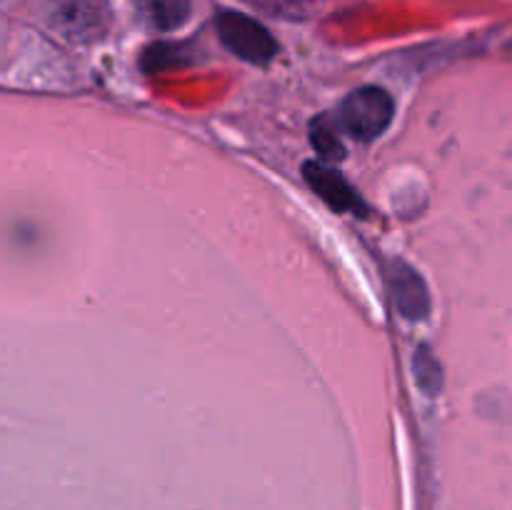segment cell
<instances>
[{"mask_svg": "<svg viewBox=\"0 0 512 510\" xmlns=\"http://www.w3.org/2000/svg\"><path fill=\"white\" fill-rule=\"evenodd\" d=\"M183 55V48L173 43H158L153 48L145 50L143 55V68L145 70H165V68H178L185 60L180 58Z\"/></svg>", "mask_w": 512, "mask_h": 510, "instance_id": "cell-9", "label": "cell"}, {"mask_svg": "<svg viewBox=\"0 0 512 510\" xmlns=\"http://www.w3.org/2000/svg\"><path fill=\"white\" fill-rule=\"evenodd\" d=\"M393 115V95H390L388 90L378 88V85H363V88L353 90V93L343 100L338 113V123L350 138L370 143V140L380 138V135L390 128Z\"/></svg>", "mask_w": 512, "mask_h": 510, "instance_id": "cell-1", "label": "cell"}, {"mask_svg": "<svg viewBox=\"0 0 512 510\" xmlns=\"http://www.w3.org/2000/svg\"><path fill=\"white\" fill-rule=\"evenodd\" d=\"M215 30H218L220 43L245 63L265 65L278 53L273 33L263 23L238 10H220L215 15Z\"/></svg>", "mask_w": 512, "mask_h": 510, "instance_id": "cell-2", "label": "cell"}, {"mask_svg": "<svg viewBox=\"0 0 512 510\" xmlns=\"http://www.w3.org/2000/svg\"><path fill=\"white\" fill-rule=\"evenodd\" d=\"M303 173L310 188H313L330 208L343 210V213H358V210L363 208L358 193L350 188L348 180L340 173H335L333 168H328L325 163H305Z\"/></svg>", "mask_w": 512, "mask_h": 510, "instance_id": "cell-5", "label": "cell"}, {"mask_svg": "<svg viewBox=\"0 0 512 510\" xmlns=\"http://www.w3.org/2000/svg\"><path fill=\"white\" fill-rule=\"evenodd\" d=\"M390 285H393L395 305L408 320H425L430 313V293L418 270L405 260H393L390 265Z\"/></svg>", "mask_w": 512, "mask_h": 510, "instance_id": "cell-4", "label": "cell"}, {"mask_svg": "<svg viewBox=\"0 0 512 510\" xmlns=\"http://www.w3.org/2000/svg\"><path fill=\"white\" fill-rule=\"evenodd\" d=\"M108 0H53L50 23L73 43H95L110 30Z\"/></svg>", "mask_w": 512, "mask_h": 510, "instance_id": "cell-3", "label": "cell"}, {"mask_svg": "<svg viewBox=\"0 0 512 510\" xmlns=\"http://www.w3.org/2000/svg\"><path fill=\"white\" fill-rule=\"evenodd\" d=\"M310 143H313L315 153L323 160H330V163H335V160L345 155L338 123L328 118V115H320V118L313 120V125H310Z\"/></svg>", "mask_w": 512, "mask_h": 510, "instance_id": "cell-7", "label": "cell"}, {"mask_svg": "<svg viewBox=\"0 0 512 510\" xmlns=\"http://www.w3.org/2000/svg\"><path fill=\"white\" fill-rule=\"evenodd\" d=\"M138 13L145 23L160 33H173L188 23L193 0H135Z\"/></svg>", "mask_w": 512, "mask_h": 510, "instance_id": "cell-6", "label": "cell"}, {"mask_svg": "<svg viewBox=\"0 0 512 510\" xmlns=\"http://www.w3.org/2000/svg\"><path fill=\"white\" fill-rule=\"evenodd\" d=\"M253 8L263 10V13L275 15V18H300L308 10L310 0H245Z\"/></svg>", "mask_w": 512, "mask_h": 510, "instance_id": "cell-10", "label": "cell"}, {"mask_svg": "<svg viewBox=\"0 0 512 510\" xmlns=\"http://www.w3.org/2000/svg\"><path fill=\"white\" fill-rule=\"evenodd\" d=\"M415 380L428 395H438L443 390V368L428 345L415 350Z\"/></svg>", "mask_w": 512, "mask_h": 510, "instance_id": "cell-8", "label": "cell"}]
</instances>
